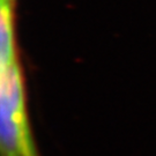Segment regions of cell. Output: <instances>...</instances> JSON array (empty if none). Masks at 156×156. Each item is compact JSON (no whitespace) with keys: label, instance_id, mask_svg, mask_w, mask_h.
<instances>
[{"label":"cell","instance_id":"cell-1","mask_svg":"<svg viewBox=\"0 0 156 156\" xmlns=\"http://www.w3.org/2000/svg\"><path fill=\"white\" fill-rule=\"evenodd\" d=\"M0 156H38L17 60L0 66Z\"/></svg>","mask_w":156,"mask_h":156},{"label":"cell","instance_id":"cell-2","mask_svg":"<svg viewBox=\"0 0 156 156\" xmlns=\"http://www.w3.org/2000/svg\"><path fill=\"white\" fill-rule=\"evenodd\" d=\"M11 1L0 0V66L17 60Z\"/></svg>","mask_w":156,"mask_h":156}]
</instances>
